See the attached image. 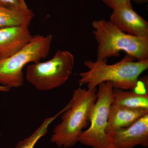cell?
Returning <instances> with one entry per match:
<instances>
[{"label":"cell","instance_id":"11","mask_svg":"<svg viewBox=\"0 0 148 148\" xmlns=\"http://www.w3.org/2000/svg\"><path fill=\"white\" fill-rule=\"evenodd\" d=\"M112 105L130 108L148 109V93L142 94L133 90L113 89Z\"/></svg>","mask_w":148,"mask_h":148},{"label":"cell","instance_id":"17","mask_svg":"<svg viewBox=\"0 0 148 148\" xmlns=\"http://www.w3.org/2000/svg\"><path fill=\"white\" fill-rule=\"evenodd\" d=\"M138 4H145L148 3V0H132Z\"/></svg>","mask_w":148,"mask_h":148},{"label":"cell","instance_id":"14","mask_svg":"<svg viewBox=\"0 0 148 148\" xmlns=\"http://www.w3.org/2000/svg\"><path fill=\"white\" fill-rule=\"evenodd\" d=\"M0 5L15 10H25L29 9L25 0H0Z\"/></svg>","mask_w":148,"mask_h":148},{"label":"cell","instance_id":"8","mask_svg":"<svg viewBox=\"0 0 148 148\" xmlns=\"http://www.w3.org/2000/svg\"><path fill=\"white\" fill-rule=\"evenodd\" d=\"M115 148H133L142 145L148 147V114L132 125L115 131L111 136Z\"/></svg>","mask_w":148,"mask_h":148},{"label":"cell","instance_id":"3","mask_svg":"<svg viewBox=\"0 0 148 148\" xmlns=\"http://www.w3.org/2000/svg\"><path fill=\"white\" fill-rule=\"evenodd\" d=\"M92 26L98 44L97 61L107 62L122 51L137 61L148 59V38L128 34L105 19L94 20Z\"/></svg>","mask_w":148,"mask_h":148},{"label":"cell","instance_id":"5","mask_svg":"<svg viewBox=\"0 0 148 148\" xmlns=\"http://www.w3.org/2000/svg\"><path fill=\"white\" fill-rule=\"evenodd\" d=\"M75 58L67 50H58L45 62L32 63L27 66L26 79L38 90L47 91L64 84L73 74Z\"/></svg>","mask_w":148,"mask_h":148},{"label":"cell","instance_id":"10","mask_svg":"<svg viewBox=\"0 0 148 148\" xmlns=\"http://www.w3.org/2000/svg\"><path fill=\"white\" fill-rule=\"evenodd\" d=\"M148 114V109L130 108L112 105L110 109L106 132L110 137L115 131L129 127Z\"/></svg>","mask_w":148,"mask_h":148},{"label":"cell","instance_id":"13","mask_svg":"<svg viewBox=\"0 0 148 148\" xmlns=\"http://www.w3.org/2000/svg\"><path fill=\"white\" fill-rule=\"evenodd\" d=\"M67 109L66 106L54 116L46 119L32 135L16 144L15 148H34L36 143L47 133L50 125Z\"/></svg>","mask_w":148,"mask_h":148},{"label":"cell","instance_id":"9","mask_svg":"<svg viewBox=\"0 0 148 148\" xmlns=\"http://www.w3.org/2000/svg\"><path fill=\"white\" fill-rule=\"evenodd\" d=\"M33 37L27 26H13L0 29V59L17 53L28 45Z\"/></svg>","mask_w":148,"mask_h":148},{"label":"cell","instance_id":"7","mask_svg":"<svg viewBox=\"0 0 148 148\" xmlns=\"http://www.w3.org/2000/svg\"><path fill=\"white\" fill-rule=\"evenodd\" d=\"M110 21L126 34L148 38V22L133 9L131 3L113 10Z\"/></svg>","mask_w":148,"mask_h":148},{"label":"cell","instance_id":"16","mask_svg":"<svg viewBox=\"0 0 148 148\" xmlns=\"http://www.w3.org/2000/svg\"><path fill=\"white\" fill-rule=\"evenodd\" d=\"M10 90L9 88L0 85V92H8Z\"/></svg>","mask_w":148,"mask_h":148},{"label":"cell","instance_id":"12","mask_svg":"<svg viewBox=\"0 0 148 148\" xmlns=\"http://www.w3.org/2000/svg\"><path fill=\"white\" fill-rule=\"evenodd\" d=\"M34 14L30 9L18 10L0 5V29L13 26L29 27Z\"/></svg>","mask_w":148,"mask_h":148},{"label":"cell","instance_id":"6","mask_svg":"<svg viewBox=\"0 0 148 148\" xmlns=\"http://www.w3.org/2000/svg\"><path fill=\"white\" fill-rule=\"evenodd\" d=\"M96 99L90 113L89 127L83 131L78 143L92 148H115L112 140L106 133L114 88L112 82L98 85Z\"/></svg>","mask_w":148,"mask_h":148},{"label":"cell","instance_id":"1","mask_svg":"<svg viewBox=\"0 0 148 148\" xmlns=\"http://www.w3.org/2000/svg\"><path fill=\"white\" fill-rule=\"evenodd\" d=\"M126 55L119 62L112 65L106 61H84L87 71L79 74L80 85H86L93 89L102 83L112 82L114 88L122 90L135 89L139 76L148 69V59L142 61Z\"/></svg>","mask_w":148,"mask_h":148},{"label":"cell","instance_id":"4","mask_svg":"<svg viewBox=\"0 0 148 148\" xmlns=\"http://www.w3.org/2000/svg\"><path fill=\"white\" fill-rule=\"evenodd\" d=\"M52 35L34 36L21 50L8 58L0 59V85L9 88L24 84L23 69L27 64L40 62L47 57L51 49Z\"/></svg>","mask_w":148,"mask_h":148},{"label":"cell","instance_id":"18","mask_svg":"<svg viewBox=\"0 0 148 148\" xmlns=\"http://www.w3.org/2000/svg\"><path fill=\"white\" fill-rule=\"evenodd\" d=\"M1 132L0 131V139H1Z\"/></svg>","mask_w":148,"mask_h":148},{"label":"cell","instance_id":"15","mask_svg":"<svg viewBox=\"0 0 148 148\" xmlns=\"http://www.w3.org/2000/svg\"><path fill=\"white\" fill-rule=\"evenodd\" d=\"M103 3L112 10L131 3L132 0H102Z\"/></svg>","mask_w":148,"mask_h":148},{"label":"cell","instance_id":"2","mask_svg":"<svg viewBox=\"0 0 148 148\" xmlns=\"http://www.w3.org/2000/svg\"><path fill=\"white\" fill-rule=\"evenodd\" d=\"M96 88L81 87L74 90L67 108L61 116V121L53 129L51 143L58 148H68L78 143V138L90 123V113L97 97Z\"/></svg>","mask_w":148,"mask_h":148}]
</instances>
